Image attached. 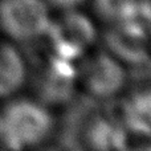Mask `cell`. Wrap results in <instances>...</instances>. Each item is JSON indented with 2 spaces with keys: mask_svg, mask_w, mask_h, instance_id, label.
<instances>
[{
  "mask_svg": "<svg viewBox=\"0 0 151 151\" xmlns=\"http://www.w3.org/2000/svg\"><path fill=\"white\" fill-rule=\"evenodd\" d=\"M53 117L42 106L29 99H17L0 115V141L13 150L42 143L53 130Z\"/></svg>",
  "mask_w": 151,
  "mask_h": 151,
  "instance_id": "obj_1",
  "label": "cell"
},
{
  "mask_svg": "<svg viewBox=\"0 0 151 151\" xmlns=\"http://www.w3.org/2000/svg\"><path fill=\"white\" fill-rule=\"evenodd\" d=\"M50 24L45 0H0V28L15 41L45 36Z\"/></svg>",
  "mask_w": 151,
  "mask_h": 151,
  "instance_id": "obj_2",
  "label": "cell"
},
{
  "mask_svg": "<svg viewBox=\"0 0 151 151\" xmlns=\"http://www.w3.org/2000/svg\"><path fill=\"white\" fill-rule=\"evenodd\" d=\"M47 36L55 56L74 63L96 42L97 28L85 13L77 9L64 11L61 17L50 20Z\"/></svg>",
  "mask_w": 151,
  "mask_h": 151,
  "instance_id": "obj_3",
  "label": "cell"
},
{
  "mask_svg": "<svg viewBox=\"0 0 151 151\" xmlns=\"http://www.w3.org/2000/svg\"><path fill=\"white\" fill-rule=\"evenodd\" d=\"M126 80L122 64L107 52L96 53L78 68V81L96 98H113L123 89Z\"/></svg>",
  "mask_w": 151,
  "mask_h": 151,
  "instance_id": "obj_4",
  "label": "cell"
},
{
  "mask_svg": "<svg viewBox=\"0 0 151 151\" xmlns=\"http://www.w3.org/2000/svg\"><path fill=\"white\" fill-rule=\"evenodd\" d=\"M113 29L107 33L110 53L127 63H143L149 56L150 31L131 17L115 21Z\"/></svg>",
  "mask_w": 151,
  "mask_h": 151,
  "instance_id": "obj_5",
  "label": "cell"
},
{
  "mask_svg": "<svg viewBox=\"0 0 151 151\" xmlns=\"http://www.w3.org/2000/svg\"><path fill=\"white\" fill-rule=\"evenodd\" d=\"M77 81L78 68H76L73 61L53 55L48 61L41 78L40 93L42 101L52 105L69 101L76 90Z\"/></svg>",
  "mask_w": 151,
  "mask_h": 151,
  "instance_id": "obj_6",
  "label": "cell"
},
{
  "mask_svg": "<svg viewBox=\"0 0 151 151\" xmlns=\"http://www.w3.org/2000/svg\"><path fill=\"white\" fill-rule=\"evenodd\" d=\"M25 78L27 65L21 53L11 44H0V98L17 93Z\"/></svg>",
  "mask_w": 151,
  "mask_h": 151,
  "instance_id": "obj_7",
  "label": "cell"
},
{
  "mask_svg": "<svg viewBox=\"0 0 151 151\" xmlns=\"http://www.w3.org/2000/svg\"><path fill=\"white\" fill-rule=\"evenodd\" d=\"M89 145L94 149L114 150L125 147V131L111 119H97L90 125L86 133Z\"/></svg>",
  "mask_w": 151,
  "mask_h": 151,
  "instance_id": "obj_8",
  "label": "cell"
},
{
  "mask_svg": "<svg viewBox=\"0 0 151 151\" xmlns=\"http://www.w3.org/2000/svg\"><path fill=\"white\" fill-rule=\"evenodd\" d=\"M126 122L142 134L151 135V90L137 94L126 105Z\"/></svg>",
  "mask_w": 151,
  "mask_h": 151,
  "instance_id": "obj_9",
  "label": "cell"
},
{
  "mask_svg": "<svg viewBox=\"0 0 151 151\" xmlns=\"http://www.w3.org/2000/svg\"><path fill=\"white\" fill-rule=\"evenodd\" d=\"M138 0H94V7L99 16L110 23L127 17Z\"/></svg>",
  "mask_w": 151,
  "mask_h": 151,
  "instance_id": "obj_10",
  "label": "cell"
},
{
  "mask_svg": "<svg viewBox=\"0 0 151 151\" xmlns=\"http://www.w3.org/2000/svg\"><path fill=\"white\" fill-rule=\"evenodd\" d=\"M48 4H50L52 7L57 8L61 11H72L77 9L80 5L83 4L85 0H47Z\"/></svg>",
  "mask_w": 151,
  "mask_h": 151,
  "instance_id": "obj_11",
  "label": "cell"
},
{
  "mask_svg": "<svg viewBox=\"0 0 151 151\" xmlns=\"http://www.w3.org/2000/svg\"><path fill=\"white\" fill-rule=\"evenodd\" d=\"M150 45H151V35H150Z\"/></svg>",
  "mask_w": 151,
  "mask_h": 151,
  "instance_id": "obj_12",
  "label": "cell"
}]
</instances>
